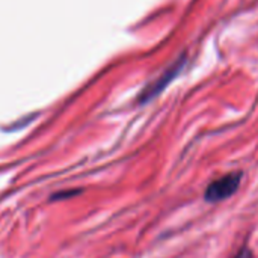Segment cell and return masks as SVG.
<instances>
[{"instance_id": "277c9868", "label": "cell", "mask_w": 258, "mask_h": 258, "mask_svg": "<svg viewBox=\"0 0 258 258\" xmlns=\"http://www.w3.org/2000/svg\"><path fill=\"white\" fill-rule=\"evenodd\" d=\"M76 194H79V190H67V192H63V194H54L53 195V201L54 200H62V197H73V195H76Z\"/></svg>"}, {"instance_id": "3957f363", "label": "cell", "mask_w": 258, "mask_h": 258, "mask_svg": "<svg viewBox=\"0 0 258 258\" xmlns=\"http://www.w3.org/2000/svg\"><path fill=\"white\" fill-rule=\"evenodd\" d=\"M233 258H252V252L248 246H243Z\"/></svg>"}, {"instance_id": "7a4b0ae2", "label": "cell", "mask_w": 258, "mask_h": 258, "mask_svg": "<svg viewBox=\"0 0 258 258\" xmlns=\"http://www.w3.org/2000/svg\"><path fill=\"white\" fill-rule=\"evenodd\" d=\"M183 65H184V57L178 59L172 67H169L168 70H165L159 79H156L153 83H150V85L141 92V95H139V103H141V104H145V103L151 101L153 98H156L162 91H165V88L178 76V73L181 71Z\"/></svg>"}, {"instance_id": "6da1fadb", "label": "cell", "mask_w": 258, "mask_h": 258, "mask_svg": "<svg viewBox=\"0 0 258 258\" xmlns=\"http://www.w3.org/2000/svg\"><path fill=\"white\" fill-rule=\"evenodd\" d=\"M242 180H243L242 172H230L224 177L216 178L204 190L206 203L216 204V203H221L224 200H228L230 197H233L239 190Z\"/></svg>"}]
</instances>
